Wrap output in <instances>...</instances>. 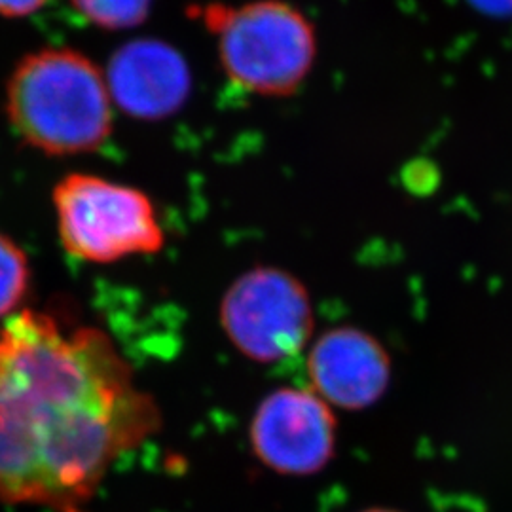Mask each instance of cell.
<instances>
[{"instance_id":"14","label":"cell","mask_w":512,"mask_h":512,"mask_svg":"<svg viewBox=\"0 0 512 512\" xmlns=\"http://www.w3.org/2000/svg\"><path fill=\"white\" fill-rule=\"evenodd\" d=\"M61 512H84V511H80V507H71V509H65V511H61Z\"/></svg>"},{"instance_id":"1","label":"cell","mask_w":512,"mask_h":512,"mask_svg":"<svg viewBox=\"0 0 512 512\" xmlns=\"http://www.w3.org/2000/svg\"><path fill=\"white\" fill-rule=\"evenodd\" d=\"M162 427V412L103 330L23 310L0 332V503L59 511Z\"/></svg>"},{"instance_id":"10","label":"cell","mask_w":512,"mask_h":512,"mask_svg":"<svg viewBox=\"0 0 512 512\" xmlns=\"http://www.w3.org/2000/svg\"><path fill=\"white\" fill-rule=\"evenodd\" d=\"M31 287V266L14 239L0 234V317L10 315Z\"/></svg>"},{"instance_id":"13","label":"cell","mask_w":512,"mask_h":512,"mask_svg":"<svg viewBox=\"0 0 512 512\" xmlns=\"http://www.w3.org/2000/svg\"><path fill=\"white\" fill-rule=\"evenodd\" d=\"M363 512H397V511H387V509H368V511Z\"/></svg>"},{"instance_id":"9","label":"cell","mask_w":512,"mask_h":512,"mask_svg":"<svg viewBox=\"0 0 512 512\" xmlns=\"http://www.w3.org/2000/svg\"><path fill=\"white\" fill-rule=\"evenodd\" d=\"M78 16L103 31H128L147 21L154 0H71Z\"/></svg>"},{"instance_id":"7","label":"cell","mask_w":512,"mask_h":512,"mask_svg":"<svg viewBox=\"0 0 512 512\" xmlns=\"http://www.w3.org/2000/svg\"><path fill=\"white\" fill-rule=\"evenodd\" d=\"M112 105L137 120H165L183 109L192 93L184 55L160 38H137L110 57L107 71Z\"/></svg>"},{"instance_id":"6","label":"cell","mask_w":512,"mask_h":512,"mask_svg":"<svg viewBox=\"0 0 512 512\" xmlns=\"http://www.w3.org/2000/svg\"><path fill=\"white\" fill-rule=\"evenodd\" d=\"M249 437L258 461L277 475L311 476L334 458L338 423L313 389L279 387L258 404Z\"/></svg>"},{"instance_id":"2","label":"cell","mask_w":512,"mask_h":512,"mask_svg":"<svg viewBox=\"0 0 512 512\" xmlns=\"http://www.w3.org/2000/svg\"><path fill=\"white\" fill-rule=\"evenodd\" d=\"M6 116L23 143L48 156L93 152L112 133L105 71L65 46L23 55L6 84Z\"/></svg>"},{"instance_id":"12","label":"cell","mask_w":512,"mask_h":512,"mask_svg":"<svg viewBox=\"0 0 512 512\" xmlns=\"http://www.w3.org/2000/svg\"><path fill=\"white\" fill-rule=\"evenodd\" d=\"M473 8L482 14L494 18H512V0H467Z\"/></svg>"},{"instance_id":"8","label":"cell","mask_w":512,"mask_h":512,"mask_svg":"<svg viewBox=\"0 0 512 512\" xmlns=\"http://www.w3.org/2000/svg\"><path fill=\"white\" fill-rule=\"evenodd\" d=\"M313 391L330 406L359 412L382 401L393 376L391 357L370 332L342 325L323 332L308 357Z\"/></svg>"},{"instance_id":"11","label":"cell","mask_w":512,"mask_h":512,"mask_svg":"<svg viewBox=\"0 0 512 512\" xmlns=\"http://www.w3.org/2000/svg\"><path fill=\"white\" fill-rule=\"evenodd\" d=\"M50 0H0L2 18L19 19L37 14Z\"/></svg>"},{"instance_id":"4","label":"cell","mask_w":512,"mask_h":512,"mask_svg":"<svg viewBox=\"0 0 512 512\" xmlns=\"http://www.w3.org/2000/svg\"><path fill=\"white\" fill-rule=\"evenodd\" d=\"M54 205L61 245L78 260L110 264L164 247L154 203L133 186L71 173L55 186Z\"/></svg>"},{"instance_id":"3","label":"cell","mask_w":512,"mask_h":512,"mask_svg":"<svg viewBox=\"0 0 512 512\" xmlns=\"http://www.w3.org/2000/svg\"><path fill=\"white\" fill-rule=\"evenodd\" d=\"M186 14L215 38L226 78L245 92L289 97L317 59L315 27L287 0L194 2Z\"/></svg>"},{"instance_id":"5","label":"cell","mask_w":512,"mask_h":512,"mask_svg":"<svg viewBox=\"0 0 512 512\" xmlns=\"http://www.w3.org/2000/svg\"><path fill=\"white\" fill-rule=\"evenodd\" d=\"M220 325L232 346L256 363L298 355L310 342L313 306L304 283L275 266H258L228 287Z\"/></svg>"}]
</instances>
